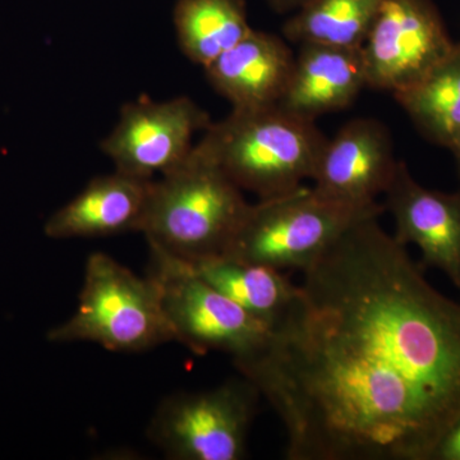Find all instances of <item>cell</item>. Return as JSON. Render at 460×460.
<instances>
[{
  "instance_id": "16",
  "label": "cell",
  "mask_w": 460,
  "mask_h": 460,
  "mask_svg": "<svg viewBox=\"0 0 460 460\" xmlns=\"http://www.w3.org/2000/svg\"><path fill=\"white\" fill-rule=\"evenodd\" d=\"M172 22L181 53L202 68L252 31L244 0H178Z\"/></svg>"
},
{
  "instance_id": "11",
  "label": "cell",
  "mask_w": 460,
  "mask_h": 460,
  "mask_svg": "<svg viewBox=\"0 0 460 460\" xmlns=\"http://www.w3.org/2000/svg\"><path fill=\"white\" fill-rule=\"evenodd\" d=\"M383 196L394 217L396 241L419 247L420 266L443 271L460 290V192L426 189L398 162Z\"/></svg>"
},
{
  "instance_id": "7",
  "label": "cell",
  "mask_w": 460,
  "mask_h": 460,
  "mask_svg": "<svg viewBox=\"0 0 460 460\" xmlns=\"http://www.w3.org/2000/svg\"><path fill=\"white\" fill-rule=\"evenodd\" d=\"M261 398L246 377L160 402L147 428L151 443L172 460H239Z\"/></svg>"
},
{
  "instance_id": "4",
  "label": "cell",
  "mask_w": 460,
  "mask_h": 460,
  "mask_svg": "<svg viewBox=\"0 0 460 460\" xmlns=\"http://www.w3.org/2000/svg\"><path fill=\"white\" fill-rule=\"evenodd\" d=\"M51 343L98 344L137 353L175 341L156 281L138 277L107 253L89 256L75 314L48 332Z\"/></svg>"
},
{
  "instance_id": "21",
  "label": "cell",
  "mask_w": 460,
  "mask_h": 460,
  "mask_svg": "<svg viewBox=\"0 0 460 460\" xmlns=\"http://www.w3.org/2000/svg\"><path fill=\"white\" fill-rule=\"evenodd\" d=\"M450 150L453 151L454 156H456V165H458V172H459V177H460V135L458 136V138H456V141L454 142V145Z\"/></svg>"
},
{
  "instance_id": "20",
  "label": "cell",
  "mask_w": 460,
  "mask_h": 460,
  "mask_svg": "<svg viewBox=\"0 0 460 460\" xmlns=\"http://www.w3.org/2000/svg\"><path fill=\"white\" fill-rule=\"evenodd\" d=\"M270 7L278 13H295L310 0H268Z\"/></svg>"
},
{
  "instance_id": "5",
  "label": "cell",
  "mask_w": 460,
  "mask_h": 460,
  "mask_svg": "<svg viewBox=\"0 0 460 460\" xmlns=\"http://www.w3.org/2000/svg\"><path fill=\"white\" fill-rule=\"evenodd\" d=\"M384 205L332 201L314 187L251 204L224 256L275 270L304 271L354 224L380 217Z\"/></svg>"
},
{
  "instance_id": "10",
  "label": "cell",
  "mask_w": 460,
  "mask_h": 460,
  "mask_svg": "<svg viewBox=\"0 0 460 460\" xmlns=\"http://www.w3.org/2000/svg\"><path fill=\"white\" fill-rule=\"evenodd\" d=\"M396 165L389 129L374 118H357L326 142L311 181L332 201L370 206L389 187Z\"/></svg>"
},
{
  "instance_id": "13",
  "label": "cell",
  "mask_w": 460,
  "mask_h": 460,
  "mask_svg": "<svg viewBox=\"0 0 460 460\" xmlns=\"http://www.w3.org/2000/svg\"><path fill=\"white\" fill-rule=\"evenodd\" d=\"M154 181L115 171L87 183L44 226L51 239L99 238L140 232Z\"/></svg>"
},
{
  "instance_id": "2",
  "label": "cell",
  "mask_w": 460,
  "mask_h": 460,
  "mask_svg": "<svg viewBox=\"0 0 460 460\" xmlns=\"http://www.w3.org/2000/svg\"><path fill=\"white\" fill-rule=\"evenodd\" d=\"M328 140L316 122L277 104L233 109L205 129L196 147L239 189L265 199L311 180Z\"/></svg>"
},
{
  "instance_id": "9",
  "label": "cell",
  "mask_w": 460,
  "mask_h": 460,
  "mask_svg": "<svg viewBox=\"0 0 460 460\" xmlns=\"http://www.w3.org/2000/svg\"><path fill=\"white\" fill-rule=\"evenodd\" d=\"M453 47L431 0H384L362 47L367 87L407 89Z\"/></svg>"
},
{
  "instance_id": "19",
  "label": "cell",
  "mask_w": 460,
  "mask_h": 460,
  "mask_svg": "<svg viewBox=\"0 0 460 460\" xmlns=\"http://www.w3.org/2000/svg\"><path fill=\"white\" fill-rule=\"evenodd\" d=\"M432 460H460V419L441 438Z\"/></svg>"
},
{
  "instance_id": "8",
  "label": "cell",
  "mask_w": 460,
  "mask_h": 460,
  "mask_svg": "<svg viewBox=\"0 0 460 460\" xmlns=\"http://www.w3.org/2000/svg\"><path fill=\"white\" fill-rule=\"evenodd\" d=\"M210 124L204 109L187 96L166 102L140 98L124 105L100 148L115 171L154 181L180 166L195 147L193 136Z\"/></svg>"
},
{
  "instance_id": "1",
  "label": "cell",
  "mask_w": 460,
  "mask_h": 460,
  "mask_svg": "<svg viewBox=\"0 0 460 460\" xmlns=\"http://www.w3.org/2000/svg\"><path fill=\"white\" fill-rule=\"evenodd\" d=\"M366 217L302 271L268 347L233 362L288 460H432L460 419V304Z\"/></svg>"
},
{
  "instance_id": "3",
  "label": "cell",
  "mask_w": 460,
  "mask_h": 460,
  "mask_svg": "<svg viewBox=\"0 0 460 460\" xmlns=\"http://www.w3.org/2000/svg\"><path fill=\"white\" fill-rule=\"evenodd\" d=\"M250 202L198 147L174 171L154 180L141 233L147 243L193 262L224 255Z\"/></svg>"
},
{
  "instance_id": "17",
  "label": "cell",
  "mask_w": 460,
  "mask_h": 460,
  "mask_svg": "<svg viewBox=\"0 0 460 460\" xmlns=\"http://www.w3.org/2000/svg\"><path fill=\"white\" fill-rule=\"evenodd\" d=\"M393 95L423 135L452 148L460 135V44L416 84Z\"/></svg>"
},
{
  "instance_id": "15",
  "label": "cell",
  "mask_w": 460,
  "mask_h": 460,
  "mask_svg": "<svg viewBox=\"0 0 460 460\" xmlns=\"http://www.w3.org/2000/svg\"><path fill=\"white\" fill-rule=\"evenodd\" d=\"M190 263L206 283L271 330L289 313L298 295V286L286 272L268 266L224 255Z\"/></svg>"
},
{
  "instance_id": "14",
  "label": "cell",
  "mask_w": 460,
  "mask_h": 460,
  "mask_svg": "<svg viewBox=\"0 0 460 460\" xmlns=\"http://www.w3.org/2000/svg\"><path fill=\"white\" fill-rule=\"evenodd\" d=\"M365 87L367 78L362 48L302 44L278 105L316 122L323 115L349 107Z\"/></svg>"
},
{
  "instance_id": "6",
  "label": "cell",
  "mask_w": 460,
  "mask_h": 460,
  "mask_svg": "<svg viewBox=\"0 0 460 460\" xmlns=\"http://www.w3.org/2000/svg\"><path fill=\"white\" fill-rule=\"evenodd\" d=\"M147 275L156 281L175 341L196 354H228L233 362L268 347L272 330L199 278L186 260L151 246Z\"/></svg>"
},
{
  "instance_id": "12",
  "label": "cell",
  "mask_w": 460,
  "mask_h": 460,
  "mask_svg": "<svg viewBox=\"0 0 460 460\" xmlns=\"http://www.w3.org/2000/svg\"><path fill=\"white\" fill-rule=\"evenodd\" d=\"M287 41L252 30L204 66L206 78L233 109L270 107L280 102L295 68Z\"/></svg>"
},
{
  "instance_id": "18",
  "label": "cell",
  "mask_w": 460,
  "mask_h": 460,
  "mask_svg": "<svg viewBox=\"0 0 460 460\" xmlns=\"http://www.w3.org/2000/svg\"><path fill=\"white\" fill-rule=\"evenodd\" d=\"M384 0H310L283 26L293 44L362 48Z\"/></svg>"
}]
</instances>
